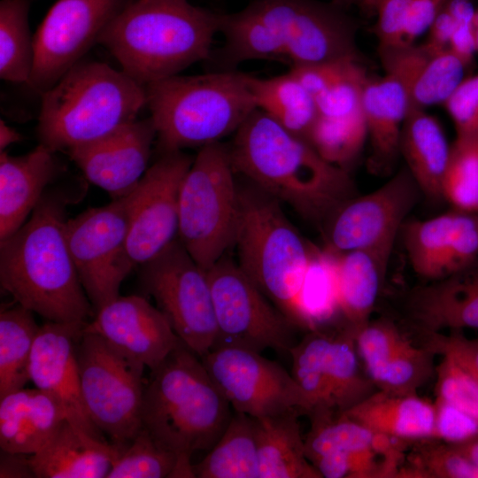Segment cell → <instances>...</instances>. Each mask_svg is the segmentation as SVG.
I'll use <instances>...</instances> for the list:
<instances>
[{"instance_id": "27", "label": "cell", "mask_w": 478, "mask_h": 478, "mask_svg": "<svg viewBox=\"0 0 478 478\" xmlns=\"http://www.w3.org/2000/svg\"><path fill=\"white\" fill-rule=\"evenodd\" d=\"M118 446L66 420L29 460L36 478H106Z\"/></svg>"}, {"instance_id": "23", "label": "cell", "mask_w": 478, "mask_h": 478, "mask_svg": "<svg viewBox=\"0 0 478 478\" xmlns=\"http://www.w3.org/2000/svg\"><path fill=\"white\" fill-rule=\"evenodd\" d=\"M358 355L379 389L416 393L432 373L433 353L412 343L389 320L369 321L356 335Z\"/></svg>"}, {"instance_id": "22", "label": "cell", "mask_w": 478, "mask_h": 478, "mask_svg": "<svg viewBox=\"0 0 478 478\" xmlns=\"http://www.w3.org/2000/svg\"><path fill=\"white\" fill-rule=\"evenodd\" d=\"M84 332L96 334L128 358L156 368L181 340L145 297H119L96 312Z\"/></svg>"}, {"instance_id": "52", "label": "cell", "mask_w": 478, "mask_h": 478, "mask_svg": "<svg viewBox=\"0 0 478 478\" xmlns=\"http://www.w3.org/2000/svg\"><path fill=\"white\" fill-rule=\"evenodd\" d=\"M446 0H412L409 8L405 45L415 43V40L427 32Z\"/></svg>"}, {"instance_id": "17", "label": "cell", "mask_w": 478, "mask_h": 478, "mask_svg": "<svg viewBox=\"0 0 478 478\" xmlns=\"http://www.w3.org/2000/svg\"><path fill=\"white\" fill-rule=\"evenodd\" d=\"M193 159L182 150L160 153L127 195V249L135 266L150 260L176 238L180 187Z\"/></svg>"}, {"instance_id": "60", "label": "cell", "mask_w": 478, "mask_h": 478, "mask_svg": "<svg viewBox=\"0 0 478 478\" xmlns=\"http://www.w3.org/2000/svg\"><path fill=\"white\" fill-rule=\"evenodd\" d=\"M361 0H330V2L344 8L348 9L353 5H358Z\"/></svg>"}, {"instance_id": "57", "label": "cell", "mask_w": 478, "mask_h": 478, "mask_svg": "<svg viewBox=\"0 0 478 478\" xmlns=\"http://www.w3.org/2000/svg\"><path fill=\"white\" fill-rule=\"evenodd\" d=\"M451 444L464 457L478 466V437Z\"/></svg>"}, {"instance_id": "40", "label": "cell", "mask_w": 478, "mask_h": 478, "mask_svg": "<svg viewBox=\"0 0 478 478\" xmlns=\"http://www.w3.org/2000/svg\"><path fill=\"white\" fill-rule=\"evenodd\" d=\"M331 338L332 334L318 328L309 330L299 343L289 350L292 359L291 374L309 400L312 407L310 414L315 411L330 410L325 366Z\"/></svg>"}, {"instance_id": "50", "label": "cell", "mask_w": 478, "mask_h": 478, "mask_svg": "<svg viewBox=\"0 0 478 478\" xmlns=\"http://www.w3.org/2000/svg\"><path fill=\"white\" fill-rule=\"evenodd\" d=\"M433 438L457 443L478 437V421L454 405L436 397Z\"/></svg>"}, {"instance_id": "5", "label": "cell", "mask_w": 478, "mask_h": 478, "mask_svg": "<svg viewBox=\"0 0 478 478\" xmlns=\"http://www.w3.org/2000/svg\"><path fill=\"white\" fill-rule=\"evenodd\" d=\"M41 96L37 135L54 152L105 136L147 105L145 86L98 61L81 60Z\"/></svg>"}, {"instance_id": "56", "label": "cell", "mask_w": 478, "mask_h": 478, "mask_svg": "<svg viewBox=\"0 0 478 478\" xmlns=\"http://www.w3.org/2000/svg\"><path fill=\"white\" fill-rule=\"evenodd\" d=\"M443 7L457 24L474 25L476 10L470 0H446Z\"/></svg>"}, {"instance_id": "34", "label": "cell", "mask_w": 478, "mask_h": 478, "mask_svg": "<svg viewBox=\"0 0 478 478\" xmlns=\"http://www.w3.org/2000/svg\"><path fill=\"white\" fill-rule=\"evenodd\" d=\"M251 88L258 109L289 133L309 142L318 118L316 102L290 70L267 79L251 76Z\"/></svg>"}, {"instance_id": "42", "label": "cell", "mask_w": 478, "mask_h": 478, "mask_svg": "<svg viewBox=\"0 0 478 478\" xmlns=\"http://www.w3.org/2000/svg\"><path fill=\"white\" fill-rule=\"evenodd\" d=\"M176 465V455L160 445L142 427L133 440L124 446H118L106 478L173 477Z\"/></svg>"}, {"instance_id": "30", "label": "cell", "mask_w": 478, "mask_h": 478, "mask_svg": "<svg viewBox=\"0 0 478 478\" xmlns=\"http://www.w3.org/2000/svg\"><path fill=\"white\" fill-rule=\"evenodd\" d=\"M399 150L421 193L443 199L442 184L451 147L440 122L425 109L410 107L403 124Z\"/></svg>"}, {"instance_id": "10", "label": "cell", "mask_w": 478, "mask_h": 478, "mask_svg": "<svg viewBox=\"0 0 478 478\" xmlns=\"http://www.w3.org/2000/svg\"><path fill=\"white\" fill-rule=\"evenodd\" d=\"M139 281L190 351L199 358L212 351L217 324L206 271L178 238L141 265Z\"/></svg>"}, {"instance_id": "46", "label": "cell", "mask_w": 478, "mask_h": 478, "mask_svg": "<svg viewBox=\"0 0 478 478\" xmlns=\"http://www.w3.org/2000/svg\"><path fill=\"white\" fill-rule=\"evenodd\" d=\"M436 397L478 421V382L448 357L437 367Z\"/></svg>"}, {"instance_id": "48", "label": "cell", "mask_w": 478, "mask_h": 478, "mask_svg": "<svg viewBox=\"0 0 478 478\" xmlns=\"http://www.w3.org/2000/svg\"><path fill=\"white\" fill-rule=\"evenodd\" d=\"M457 138L478 142V74L466 77L444 103Z\"/></svg>"}, {"instance_id": "4", "label": "cell", "mask_w": 478, "mask_h": 478, "mask_svg": "<svg viewBox=\"0 0 478 478\" xmlns=\"http://www.w3.org/2000/svg\"><path fill=\"white\" fill-rule=\"evenodd\" d=\"M231 408L201 358L181 341L150 370L142 427L176 455L173 477L193 478V453L212 448L233 415Z\"/></svg>"}, {"instance_id": "9", "label": "cell", "mask_w": 478, "mask_h": 478, "mask_svg": "<svg viewBox=\"0 0 478 478\" xmlns=\"http://www.w3.org/2000/svg\"><path fill=\"white\" fill-rule=\"evenodd\" d=\"M77 346L81 392L88 414L112 443L124 446L142 428L145 366L96 334L82 330Z\"/></svg>"}, {"instance_id": "25", "label": "cell", "mask_w": 478, "mask_h": 478, "mask_svg": "<svg viewBox=\"0 0 478 478\" xmlns=\"http://www.w3.org/2000/svg\"><path fill=\"white\" fill-rule=\"evenodd\" d=\"M61 171L55 152L42 143L18 157L0 151V240L27 221Z\"/></svg>"}, {"instance_id": "49", "label": "cell", "mask_w": 478, "mask_h": 478, "mask_svg": "<svg viewBox=\"0 0 478 478\" xmlns=\"http://www.w3.org/2000/svg\"><path fill=\"white\" fill-rule=\"evenodd\" d=\"M412 0H384L376 12L374 31L379 52L397 50L405 45V32Z\"/></svg>"}, {"instance_id": "21", "label": "cell", "mask_w": 478, "mask_h": 478, "mask_svg": "<svg viewBox=\"0 0 478 478\" xmlns=\"http://www.w3.org/2000/svg\"><path fill=\"white\" fill-rule=\"evenodd\" d=\"M86 323L46 321L41 326L31 353L29 379L63 406L70 422L102 438L81 392L76 343Z\"/></svg>"}, {"instance_id": "44", "label": "cell", "mask_w": 478, "mask_h": 478, "mask_svg": "<svg viewBox=\"0 0 478 478\" xmlns=\"http://www.w3.org/2000/svg\"><path fill=\"white\" fill-rule=\"evenodd\" d=\"M453 209L478 213V142L456 139L442 184Z\"/></svg>"}, {"instance_id": "36", "label": "cell", "mask_w": 478, "mask_h": 478, "mask_svg": "<svg viewBox=\"0 0 478 478\" xmlns=\"http://www.w3.org/2000/svg\"><path fill=\"white\" fill-rule=\"evenodd\" d=\"M39 328L33 312L19 304L1 310L0 398L30 381V358Z\"/></svg>"}, {"instance_id": "18", "label": "cell", "mask_w": 478, "mask_h": 478, "mask_svg": "<svg viewBox=\"0 0 478 478\" xmlns=\"http://www.w3.org/2000/svg\"><path fill=\"white\" fill-rule=\"evenodd\" d=\"M312 428L305 439V451L325 478L391 477L393 468L379 455H392L381 436L334 411L309 415Z\"/></svg>"}, {"instance_id": "33", "label": "cell", "mask_w": 478, "mask_h": 478, "mask_svg": "<svg viewBox=\"0 0 478 478\" xmlns=\"http://www.w3.org/2000/svg\"><path fill=\"white\" fill-rule=\"evenodd\" d=\"M197 478H259L256 419L234 412L223 434L193 465Z\"/></svg>"}, {"instance_id": "61", "label": "cell", "mask_w": 478, "mask_h": 478, "mask_svg": "<svg viewBox=\"0 0 478 478\" xmlns=\"http://www.w3.org/2000/svg\"><path fill=\"white\" fill-rule=\"evenodd\" d=\"M474 27L475 38H476V46H477V52H478V9L475 12V16H474Z\"/></svg>"}, {"instance_id": "43", "label": "cell", "mask_w": 478, "mask_h": 478, "mask_svg": "<svg viewBox=\"0 0 478 478\" xmlns=\"http://www.w3.org/2000/svg\"><path fill=\"white\" fill-rule=\"evenodd\" d=\"M397 477L478 478V466L451 443L424 438L417 440Z\"/></svg>"}, {"instance_id": "29", "label": "cell", "mask_w": 478, "mask_h": 478, "mask_svg": "<svg viewBox=\"0 0 478 478\" xmlns=\"http://www.w3.org/2000/svg\"><path fill=\"white\" fill-rule=\"evenodd\" d=\"M341 413L376 434L398 439L413 441L434 435L435 404L416 393L378 389Z\"/></svg>"}, {"instance_id": "16", "label": "cell", "mask_w": 478, "mask_h": 478, "mask_svg": "<svg viewBox=\"0 0 478 478\" xmlns=\"http://www.w3.org/2000/svg\"><path fill=\"white\" fill-rule=\"evenodd\" d=\"M417 182L403 168L374 191L354 197L328 220L326 251L366 250L389 259L397 233L415 205Z\"/></svg>"}, {"instance_id": "15", "label": "cell", "mask_w": 478, "mask_h": 478, "mask_svg": "<svg viewBox=\"0 0 478 478\" xmlns=\"http://www.w3.org/2000/svg\"><path fill=\"white\" fill-rule=\"evenodd\" d=\"M131 0H58L34 36L28 87L41 95L82 60L101 33Z\"/></svg>"}, {"instance_id": "45", "label": "cell", "mask_w": 478, "mask_h": 478, "mask_svg": "<svg viewBox=\"0 0 478 478\" xmlns=\"http://www.w3.org/2000/svg\"><path fill=\"white\" fill-rule=\"evenodd\" d=\"M368 80L360 61H354L343 75L315 97L318 116L344 118L362 112L363 91Z\"/></svg>"}, {"instance_id": "38", "label": "cell", "mask_w": 478, "mask_h": 478, "mask_svg": "<svg viewBox=\"0 0 478 478\" xmlns=\"http://www.w3.org/2000/svg\"><path fill=\"white\" fill-rule=\"evenodd\" d=\"M339 310L334 255L317 248L298 297L301 328L317 329Z\"/></svg>"}, {"instance_id": "55", "label": "cell", "mask_w": 478, "mask_h": 478, "mask_svg": "<svg viewBox=\"0 0 478 478\" xmlns=\"http://www.w3.org/2000/svg\"><path fill=\"white\" fill-rule=\"evenodd\" d=\"M30 455L1 450V478H32L35 477L32 469Z\"/></svg>"}, {"instance_id": "13", "label": "cell", "mask_w": 478, "mask_h": 478, "mask_svg": "<svg viewBox=\"0 0 478 478\" xmlns=\"http://www.w3.org/2000/svg\"><path fill=\"white\" fill-rule=\"evenodd\" d=\"M291 67L343 58L360 60L358 24L346 9L318 0H252Z\"/></svg>"}, {"instance_id": "28", "label": "cell", "mask_w": 478, "mask_h": 478, "mask_svg": "<svg viewBox=\"0 0 478 478\" xmlns=\"http://www.w3.org/2000/svg\"><path fill=\"white\" fill-rule=\"evenodd\" d=\"M69 420L63 406L44 391L20 389L0 398V448L33 455Z\"/></svg>"}, {"instance_id": "8", "label": "cell", "mask_w": 478, "mask_h": 478, "mask_svg": "<svg viewBox=\"0 0 478 478\" xmlns=\"http://www.w3.org/2000/svg\"><path fill=\"white\" fill-rule=\"evenodd\" d=\"M234 172L228 147L209 143L180 187L178 239L205 271L234 244L239 206Z\"/></svg>"}, {"instance_id": "7", "label": "cell", "mask_w": 478, "mask_h": 478, "mask_svg": "<svg viewBox=\"0 0 478 478\" xmlns=\"http://www.w3.org/2000/svg\"><path fill=\"white\" fill-rule=\"evenodd\" d=\"M280 202L255 187L239 189L234 244L238 266L301 328L299 292L316 247L289 221Z\"/></svg>"}, {"instance_id": "53", "label": "cell", "mask_w": 478, "mask_h": 478, "mask_svg": "<svg viewBox=\"0 0 478 478\" xmlns=\"http://www.w3.org/2000/svg\"><path fill=\"white\" fill-rule=\"evenodd\" d=\"M456 27L454 19L443 7L431 23L428 39L422 45L429 54L449 49Z\"/></svg>"}, {"instance_id": "3", "label": "cell", "mask_w": 478, "mask_h": 478, "mask_svg": "<svg viewBox=\"0 0 478 478\" xmlns=\"http://www.w3.org/2000/svg\"><path fill=\"white\" fill-rule=\"evenodd\" d=\"M220 20V14L189 0H135L106 26L98 43L146 86L209 59Z\"/></svg>"}, {"instance_id": "24", "label": "cell", "mask_w": 478, "mask_h": 478, "mask_svg": "<svg viewBox=\"0 0 478 478\" xmlns=\"http://www.w3.org/2000/svg\"><path fill=\"white\" fill-rule=\"evenodd\" d=\"M405 308L419 332L478 329V258L446 278L412 289Z\"/></svg>"}, {"instance_id": "12", "label": "cell", "mask_w": 478, "mask_h": 478, "mask_svg": "<svg viewBox=\"0 0 478 478\" xmlns=\"http://www.w3.org/2000/svg\"><path fill=\"white\" fill-rule=\"evenodd\" d=\"M128 229L127 195L66 221L67 245L95 312L120 297L122 281L135 267L127 249Z\"/></svg>"}, {"instance_id": "19", "label": "cell", "mask_w": 478, "mask_h": 478, "mask_svg": "<svg viewBox=\"0 0 478 478\" xmlns=\"http://www.w3.org/2000/svg\"><path fill=\"white\" fill-rule=\"evenodd\" d=\"M156 136L150 117L135 120L66 153L89 181L116 199L128 195L146 173Z\"/></svg>"}, {"instance_id": "54", "label": "cell", "mask_w": 478, "mask_h": 478, "mask_svg": "<svg viewBox=\"0 0 478 478\" xmlns=\"http://www.w3.org/2000/svg\"><path fill=\"white\" fill-rule=\"evenodd\" d=\"M451 50L468 68L477 52L474 27L473 24H457L449 44Z\"/></svg>"}, {"instance_id": "6", "label": "cell", "mask_w": 478, "mask_h": 478, "mask_svg": "<svg viewBox=\"0 0 478 478\" xmlns=\"http://www.w3.org/2000/svg\"><path fill=\"white\" fill-rule=\"evenodd\" d=\"M251 77L219 70L177 74L146 85L159 152L201 148L235 133L257 109Z\"/></svg>"}, {"instance_id": "58", "label": "cell", "mask_w": 478, "mask_h": 478, "mask_svg": "<svg viewBox=\"0 0 478 478\" xmlns=\"http://www.w3.org/2000/svg\"><path fill=\"white\" fill-rule=\"evenodd\" d=\"M23 136L14 128L9 127L3 120H0V151L11 144L22 141Z\"/></svg>"}, {"instance_id": "39", "label": "cell", "mask_w": 478, "mask_h": 478, "mask_svg": "<svg viewBox=\"0 0 478 478\" xmlns=\"http://www.w3.org/2000/svg\"><path fill=\"white\" fill-rule=\"evenodd\" d=\"M367 139L363 112L344 118L318 116L309 142L329 163L347 170Z\"/></svg>"}, {"instance_id": "20", "label": "cell", "mask_w": 478, "mask_h": 478, "mask_svg": "<svg viewBox=\"0 0 478 478\" xmlns=\"http://www.w3.org/2000/svg\"><path fill=\"white\" fill-rule=\"evenodd\" d=\"M414 273L428 281L446 278L478 258V213L453 209L401 228Z\"/></svg>"}, {"instance_id": "11", "label": "cell", "mask_w": 478, "mask_h": 478, "mask_svg": "<svg viewBox=\"0 0 478 478\" xmlns=\"http://www.w3.org/2000/svg\"><path fill=\"white\" fill-rule=\"evenodd\" d=\"M217 324L212 349L235 347L289 352L293 323L260 291L238 264L224 256L206 270Z\"/></svg>"}, {"instance_id": "35", "label": "cell", "mask_w": 478, "mask_h": 478, "mask_svg": "<svg viewBox=\"0 0 478 478\" xmlns=\"http://www.w3.org/2000/svg\"><path fill=\"white\" fill-rule=\"evenodd\" d=\"M354 329L351 325L333 334L328 348L325 379L329 409L341 413L375 390L370 377L361 373Z\"/></svg>"}, {"instance_id": "14", "label": "cell", "mask_w": 478, "mask_h": 478, "mask_svg": "<svg viewBox=\"0 0 478 478\" xmlns=\"http://www.w3.org/2000/svg\"><path fill=\"white\" fill-rule=\"evenodd\" d=\"M201 360L234 412L261 419L287 412L309 415L312 411L292 374L260 352L221 347Z\"/></svg>"}, {"instance_id": "51", "label": "cell", "mask_w": 478, "mask_h": 478, "mask_svg": "<svg viewBox=\"0 0 478 478\" xmlns=\"http://www.w3.org/2000/svg\"><path fill=\"white\" fill-rule=\"evenodd\" d=\"M354 61L360 60L343 58L295 66L291 67L290 71L315 99L319 94L343 75Z\"/></svg>"}, {"instance_id": "1", "label": "cell", "mask_w": 478, "mask_h": 478, "mask_svg": "<svg viewBox=\"0 0 478 478\" xmlns=\"http://www.w3.org/2000/svg\"><path fill=\"white\" fill-rule=\"evenodd\" d=\"M73 197L69 190H46L31 217L0 240L2 289L47 321L87 322L94 311L66 237Z\"/></svg>"}, {"instance_id": "32", "label": "cell", "mask_w": 478, "mask_h": 478, "mask_svg": "<svg viewBox=\"0 0 478 478\" xmlns=\"http://www.w3.org/2000/svg\"><path fill=\"white\" fill-rule=\"evenodd\" d=\"M339 310L349 325L369 320L389 259L366 250L334 254Z\"/></svg>"}, {"instance_id": "47", "label": "cell", "mask_w": 478, "mask_h": 478, "mask_svg": "<svg viewBox=\"0 0 478 478\" xmlns=\"http://www.w3.org/2000/svg\"><path fill=\"white\" fill-rule=\"evenodd\" d=\"M419 333L421 346L434 355L450 358L478 382V339L465 336L461 330Z\"/></svg>"}, {"instance_id": "2", "label": "cell", "mask_w": 478, "mask_h": 478, "mask_svg": "<svg viewBox=\"0 0 478 478\" xmlns=\"http://www.w3.org/2000/svg\"><path fill=\"white\" fill-rule=\"evenodd\" d=\"M229 154L235 172L321 223L357 196L348 171L324 159L306 140L256 109L235 132Z\"/></svg>"}, {"instance_id": "59", "label": "cell", "mask_w": 478, "mask_h": 478, "mask_svg": "<svg viewBox=\"0 0 478 478\" xmlns=\"http://www.w3.org/2000/svg\"><path fill=\"white\" fill-rule=\"evenodd\" d=\"M384 0H361L358 6L363 13L368 16L376 14V12Z\"/></svg>"}, {"instance_id": "41", "label": "cell", "mask_w": 478, "mask_h": 478, "mask_svg": "<svg viewBox=\"0 0 478 478\" xmlns=\"http://www.w3.org/2000/svg\"><path fill=\"white\" fill-rule=\"evenodd\" d=\"M467 67L451 50L429 54L409 86L411 107L444 104L466 78Z\"/></svg>"}, {"instance_id": "31", "label": "cell", "mask_w": 478, "mask_h": 478, "mask_svg": "<svg viewBox=\"0 0 478 478\" xmlns=\"http://www.w3.org/2000/svg\"><path fill=\"white\" fill-rule=\"evenodd\" d=\"M297 412L256 419L259 478H322L305 451Z\"/></svg>"}, {"instance_id": "37", "label": "cell", "mask_w": 478, "mask_h": 478, "mask_svg": "<svg viewBox=\"0 0 478 478\" xmlns=\"http://www.w3.org/2000/svg\"><path fill=\"white\" fill-rule=\"evenodd\" d=\"M31 0L0 2V78L27 83L34 67L35 49L28 13Z\"/></svg>"}, {"instance_id": "26", "label": "cell", "mask_w": 478, "mask_h": 478, "mask_svg": "<svg viewBox=\"0 0 478 478\" xmlns=\"http://www.w3.org/2000/svg\"><path fill=\"white\" fill-rule=\"evenodd\" d=\"M411 107L407 85L393 73L369 79L364 88L362 112L371 144L369 167L389 172L400 154L403 124Z\"/></svg>"}]
</instances>
